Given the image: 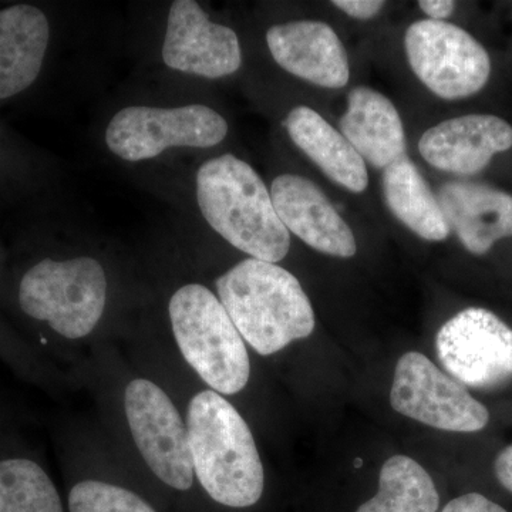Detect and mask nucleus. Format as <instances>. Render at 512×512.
I'll return each instance as SVG.
<instances>
[{"mask_svg": "<svg viewBox=\"0 0 512 512\" xmlns=\"http://www.w3.org/2000/svg\"><path fill=\"white\" fill-rule=\"evenodd\" d=\"M332 5L350 18L367 20L375 18L386 3L383 0H333Z\"/></svg>", "mask_w": 512, "mask_h": 512, "instance_id": "24", "label": "nucleus"}, {"mask_svg": "<svg viewBox=\"0 0 512 512\" xmlns=\"http://www.w3.org/2000/svg\"><path fill=\"white\" fill-rule=\"evenodd\" d=\"M340 133L363 160L386 168L406 154V136L399 111L384 94L360 86L348 97V110L340 119Z\"/></svg>", "mask_w": 512, "mask_h": 512, "instance_id": "16", "label": "nucleus"}, {"mask_svg": "<svg viewBox=\"0 0 512 512\" xmlns=\"http://www.w3.org/2000/svg\"><path fill=\"white\" fill-rule=\"evenodd\" d=\"M70 512H157L146 500L116 484L83 480L69 494Z\"/></svg>", "mask_w": 512, "mask_h": 512, "instance_id": "22", "label": "nucleus"}, {"mask_svg": "<svg viewBox=\"0 0 512 512\" xmlns=\"http://www.w3.org/2000/svg\"><path fill=\"white\" fill-rule=\"evenodd\" d=\"M284 126L293 144L333 183L356 194L366 190L369 174L365 160L318 111L306 106L295 107L286 116Z\"/></svg>", "mask_w": 512, "mask_h": 512, "instance_id": "18", "label": "nucleus"}, {"mask_svg": "<svg viewBox=\"0 0 512 512\" xmlns=\"http://www.w3.org/2000/svg\"><path fill=\"white\" fill-rule=\"evenodd\" d=\"M124 412L148 468L168 487L190 490L195 480L190 437L170 396L151 380H131L124 392Z\"/></svg>", "mask_w": 512, "mask_h": 512, "instance_id": "8", "label": "nucleus"}, {"mask_svg": "<svg viewBox=\"0 0 512 512\" xmlns=\"http://www.w3.org/2000/svg\"><path fill=\"white\" fill-rule=\"evenodd\" d=\"M512 147V127L490 114H468L429 128L420 138L421 157L440 171L474 175L491 163L495 154Z\"/></svg>", "mask_w": 512, "mask_h": 512, "instance_id": "14", "label": "nucleus"}, {"mask_svg": "<svg viewBox=\"0 0 512 512\" xmlns=\"http://www.w3.org/2000/svg\"><path fill=\"white\" fill-rule=\"evenodd\" d=\"M49 39V22L42 10L30 5L0 10V100L35 83Z\"/></svg>", "mask_w": 512, "mask_h": 512, "instance_id": "17", "label": "nucleus"}, {"mask_svg": "<svg viewBox=\"0 0 512 512\" xmlns=\"http://www.w3.org/2000/svg\"><path fill=\"white\" fill-rule=\"evenodd\" d=\"M404 46L414 74L441 99H466L490 79L487 50L466 30L446 20L414 22L407 29Z\"/></svg>", "mask_w": 512, "mask_h": 512, "instance_id": "7", "label": "nucleus"}, {"mask_svg": "<svg viewBox=\"0 0 512 512\" xmlns=\"http://www.w3.org/2000/svg\"><path fill=\"white\" fill-rule=\"evenodd\" d=\"M215 286L242 339L258 355H275L315 329L308 295L282 266L248 258L220 276Z\"/></svg>", "mask_w": 512, "mask_h": 512, "instance_id": "2", "label": "nucleus"}, {"mask_svg": "<svg viewBox=\"0 0 512 512\" xmlns=\"http://www.w3.org/2000/svg\"><path fill=\"white\" fill-rule=\"evenodd\" d=\"M390 403L409 419L453 433H476L490 421L483 403L419 352L404 353L397 362Z\"/></svg>", "mask_w": 512, "mask_h": 512, "instance_id": "9", "label": "nucleus"}, {"mask_svg": "<svg viewBox=\"0 0 512 512\" xmlns=\"http://www.w3.org/2000/svg\"><path fill=\"white\" fill-rule=\"evenodd\" d=\"M195 183L202 217L232 247L271 264L288 255L291 234L251 165L232 154L211 158L201 165Z\"/></svg>", "mask_w": 512, "mask_h": 512, "instance_id": "3", "label": "nucleus"}, {"mask_svg": "<svg viewBox=\"0 0 512 512\" xmlns=\"http://www.w3.org/2000/svg\"><path fill=\"white\" fill-rule=\"evenodd\" d=\"M228 134V123L204 104L160 109L133 106L120 110L106 130L114 156L130 163L151 160L168 148H211Z\"/></svg>", "mask_w": 512, "mask_h": 512, "instance_id": "6", "label": "nucleus"}, {"mask_svg": "<svg viewBox=\"0 0 512 512\" xmlns=\"http://www.w3.org/2000/svg\"><path fill=\"white\" fill-rule=\"evenodd\" d=\"M168 313L178 349L202 382L222 396L242 392L251 376L247 345L215 293L200 284L181 286Z\"/></svg>", "mask_w": 512, "mask_h": 512, "instance_id": "4", "label": "nucleus"}, {"mask_svg": "<svg viewBox=\"0 0 512 512\" xmlns=\"http://www.w3.org/2000/svg\"><path fill=\"white\" fill-rule=\"evenodd\" d=\"M440 512H508L483 494L470 493L454 498Z\"/></svg>", "mask_w": 512, "mask_h": 512, "instance_id": "23", "label": "nucleus"}, {"mask_svg": "<svg viewBox=\"0 0 512 512\" xmlns=\"http://www.w3.org/2000/svg\"><path fill=\"white\" fill-rule=\"evenodd\" d=\"M106 302V272L90 256L66 261L43 259L20 281L22 311L70 340L86 338L96 329Z\"/></svg>", "mask_w": 512, "mask_h": 512, "instance_id": "5", "label": "nucleus"}, {"mask_svg": "<svg viewBox=\"0 0 512 512\" xmlns=\"http://www.w3.org/2000/svg\"><path fill=\"white\" fill-rule=\"evenodd\" d=\"M279 220L308 247L336 258L356 255V238L318 185L301 175H279L272 183Z\"/></svg>", "mask_w": 512, "mask_h": 512, "instance_id": "12", "label": "nucleus"}, {"mask_svg": "<svg viewBox=\"0 0 512 512\" xmlns=\"http://www.w3.org/2000/svg\"><path fill=\"white\" fill-rule=\"evenodd\" d=\"M437 356L453 379L490 390L512 380V329L483 308L458 312L436 336Z\"/></svg>", "mask_w": 512, "mask_h": 512, "instance_id": "10", "label": "nucleus"}, {"mask_svg": "<svg viewBox=\"0 0 512 512\" xmlns=\"http://www.w3.org/2000/svg\"><path fill=\"white\" fill-rule=\"evenodd\" d=\"M266 43L275 62L286 72L326 89L349 83L350 66L342 40L319 20H293L272 26Z\"/></svg>", "mask_w": 512, "mask_h": 512, "instance_id": "13", "label": "nucleus"}, {"mask_svg": "<svg viewBox=\"0 0 512 512\" xmlns=\"http://www.w3.org/2000/svg\"><path fill=\"white\" fill-rule=\"evenodd\" d=\"M494 473L498 483L512 494V444L501 450L495 458Z\"/></svg>", "mask_w": 512, "mask_h": 512, "instance_id": "25", "label": "nucleus"}, {"mask_svg": "<svg viewBox=\"0 0 512 512\" xmlns=\"http://www.w3.org/2000/svg\"><path fill=\"white\" fill-rule=\"evenodd\" d=\"M195 478L212 500L252 507L264 493L265 474L251 429L238 410L214 390L190 400L185 419Z\"/></svg>", "mask_w": 512, "mask_h": 512, "instance_id": "1", "label": "nucleus"}, {"mask_svg": "<svg viewBox=\"0 0 512 512\" xmlns=\"http://www.w3.org/2000/svg\"><path fill=\"white\" fill-rule=\"evenodd\" d=\"M448 227L473 255H485L495 242L512 237V195L477 183L451 181L439 191Z\"/></svg>", "mask_w": 512, "mask_h": 512, "instance_id": "15", "label": "nucleus"}, {"mask_svg": "<svg viewBox=\"0 0 512 512\" xmlns=\"http://www.w3.org/2000/svg\"><path fill=\"white\" fill-rule=\"evenodd\" d=\"M355 467H356V468H360V467H362V460H360V458H357V460H356V464H355Z\"/></svg>", "mask_w": 512, "mask_h": 512, "instance_id": "27", "label": "nucleus"}, {"mask_svg": "<svg viewBox=\"0 0 512 512\" xmlns=\"http://www.w3.org/2000/svg\"><path fill=\"white\" fill-rule=\"evenodd\" d=\"M440 495L430 474L407 456H393L383 464L379 493L356 512H437Z\"/></svg>", "mask_w": 512, "mask_h": 512, "instance_id": "20", "label": "nucleus"}, {"mask_svg": "<svg viewBox=\"0 0 512 512\" xmlns=\"http://www.w3.org/2000/svg\"><path fill=\"white\" fill-rule=\"evenodd\" d=\"M163 60L177 72L222 79L241 67V45L234 30L211 22L197 2L175 0L168 13Z\"/></svg>", "mask_w": 512, "mask_h": 512, "instance_id": "11", "label": "nucleus"}, {"mask_svg": "<svg viewBox=\"0 0 512 512\" xmlns=\"http://www.w3.org/2000/svg\"><path fill=\"white\" fill-rule=\"evenodd\" d=\"M0 512H64L56 485L35 461H0Z\"/></svg>", "mask_w": 512, "mask_h": 512, "instance_id": "21", "label": "nucleus"}, {"mask_svg": "<svg viewBox=\"0 0 512 512\" xmlns=\"http://www.w3.org/2000/svg\"><path fill=\"white\" fill-rule=\"evenodd\" d=\"M383 195L394 217L420 238L439 242L450 235L439 198L406 154L384 168Z\"/></svg>", "mask_w": 512, "mask_h": 512, "instance_id": "19", "label": "nucleus"}, {"mask_svg": "<svg viewBox=\"0 0 512 512\" xmlns=\"http://www.w3.org/2000/svg\"><path fill=\"white\" fill-rule=\"evenodd\" d=\"M419 6L431 20H441V22L450 18L456 9V3L451 0H421Z\"/></svg>", "mask_w": 512, "mask_h": 512, "instance_id": "26", "label": "nucleus"}]
</instances>
